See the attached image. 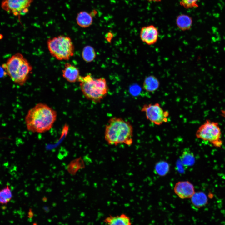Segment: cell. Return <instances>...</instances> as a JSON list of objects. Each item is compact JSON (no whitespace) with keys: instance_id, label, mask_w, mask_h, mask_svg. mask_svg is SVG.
<instances>
[{"instance_id":"1","label":"cell","mask_w":225,"mask_h":225,"mask_svg":"<svg viewBox=\"0 0 225 225\" xmlns=\"http://www.w3.org/2000/svg\"><path fill=\"white\" fill-rule=\"evenodd\" d=\"M57 117L55 110L45 103L39 102L28 111L25 117V123L28 131L43 133L52 128Z\"/></svg>"},{"instance_id":"2","label":"cell","mask_w":225,"mask_h":225,"mask_svg":"<svg viewBox=\"0 0 225 225\" xmlns=\"http://www.w3.org/2000/svg\"><path fill=\"white\" fill-rule=\"evenodd\" d=\"M133 127L131 123L120 117L110 118L105 125L104 138L110 145L124 144L131 145L133 142Z\"/></svg>"},{"instance_id":"3","label":"cell","mask_w":225,"mask_h":225,"mask_svg":"<svg viewBox=\"0 0 225 225\" xmlns=\"http://www.w3.org/2000/svg\"><path fill=\"white\" fill-rule=\"evenodd\" d=\"M2 68L12 81L20 86L26 82L32 70L29 62L19 52L9 58Z\"/></svg>"},{"instance_id":"4","label":"cell","mask_w":225,"mask_h":225,"mask_svg":"<svg viewBox=\"0 0 225 225\" xmlns=\"http://www.w3.org/2000/svg\"><path fill=\"white\" fill-rule=\"evenodd\" d=\"M78 82L84 96L95 103L100 102L108 93L109 88L104 78H95L89 74L85 76H80Z\"/></svg>"},{"instance_id":"5","label":"cell","mask_w":225,"mask_h":225,"mask_svg":"<svg viewBox=\"0 0 225 225\" xmlns=\"http://www.w3.org/2000/svg\"><path fill=\"white\" fill-rule=\"evenodd\" d=\"M47 43L50 53L58 60H68L74 55V46L68 36L62 35L49 38Z\"/></svg>"},{"instance_id":"6","label":"cell","mask_w":225,"mask_h":225,"mask_svg":"<svg viewBox=\"0 0 225 225\" xmlns=\"http://www.w3.org/2000/svg\"><path fill=\"white\" fill-rule=\"evenodd\" d=\"M221 136L218 123L208 120L199 127L196 133L197 138L208 141L216 147H220L222 144Z\"/></svg>"},{"instance_id":"7","label":"cell","mask_w":225,"mask_h":225,"mask_svg":"<svg viewBox=\"0 0 225 225\" xmlns=\"http://www.w3.org/2000/svg\"><path fill=\"white\" fill-rule=\"evenodd\" d=\"M141 111L145 113L148 120L157 125L167 122L169 115L168 111H164L158 103L145 104Z\"/></svg>"},{"instance_id":"8","label":"cell","mask_w":225,"mask_h":225,"mask_svg":"<svg viewBox=\"0 0 225 225\" xmlns=\"http://www.w3.org/2000/svg\"><path fill=\"white\" fill-rule=\"evenodd\" d=\"M34 0H3L1 3L2 9L15 16L25 14Z\"/></svg>"},{"instance_id":"9","label":"cell","mask_w":225,"mask_h":225,"mask_svg":"<svg viewBox=\"0 0 225 225\" xmlns=\"http://www.w3.org/2000/svg\"><path fill=\"white\" fill-rule=\"evenodd\" d=\"M173 190L175 193L182 199L190 198L195 192L194 185L188 181L177 182Z\"/></svg>"},{"instance_id":"10","label":"cell","mask_w":225,"mask_h":225,"mask_svg":"<svg viewBox=\"0 0 225 225\" xmlns=\"http://www.w3.org/2000/svg\"><path fill=\"white\" fill-rule=\"evenodd\" d=\"M140 36L141 40L143 42L148 45H153L158 40V30L153 25L145 26L141 28Z\"/></svg>"},{"instance_id":"11","label":"cell","mask_w":225,"mask_h":225,"mask_svg":"<svg viewBox=\"0 0 225 225\" xmlns=\"http://www.w3.org/2000/svg\"><path fill=\"white\" fill-rule=\"evenodd\" d=\"M63 77L67 81L71 83L78 82L80 76L78 68L70 63H66L62 70Z\"/></svg>"},{"instance_id":"12","label":"cell","mask_w":225,"mask_h":225,"mask_svg":"<svg viewBox=\"0 0 225 225\" xmlns=\"http://www.w3.org/2000/svg\"><path fill=\"white\" fill-rule=\"evenodd\" d=\"M160 85V82L158 79L153 75H150L145 78L143 88L148 92H153L159 88Z\"/></svg>"},{"instance_id":"13","label":"cell","mask_w":225,"mask_h":225,"mask_svg":"<svg viewBox=\"0 0 225 225\" xmlns=\"http://www.w3.org/2000/svg\"><path fill=\"white\" fill-rule=\"evenodd\" d=\"M104 222L109 225H129L131 224L130 218L124 214L119 215H110L104 220Z\"/></svg>"},{"instance_id":"14","label":"cell","mask_w":225,"mask_h":225,"mask_svg":"<svg viewBox=\"0 0 225 225\" xmlns=\"http://www.w3.org/2000/svg\"><path fill=\"white\" fill-rule=\"evenodd\" d=\"M192 18L185 14L179 15L176 20V23L177 27L182 31L189 30L192 26Z\"/></svg>"},{"instance_id":"15","label":"cell","mask_w":225,"mask_h":225,"mask_svg":"<svg viewBox=\"0 0 225 225\" xmlns=\"http://www.w3.org/2000/svg\"><path fill=\"white\" fill-rule=\"evenodd\" d=\"M93 17L90 13L84 11L80 12L76 17L77 23L81 28H88L92 24Z\"/></svg>"},{"instance_id":"16","label":"cell","mask_w":225,"mask_h":225,"mask_svg":"<svg viewBox=\"0 0 225 225\" xmlns=\"http://www.w3.org/2000/svg\"><path fill=\"white\" fill-rule=\"evenodd\" d=\"M180 160L185 168L192 166L194 164L195 159L193 153L188 148H185L180 156Z\"/></svg>"},{"instance_id":"17","label":"cell","mask_w":225,"mask_h":225,"mask_svg":"<svg viewBox=\"0 0 225 225\" xmlns=\"http://www.w3.org/2000/svg\"><path fill=\"white\" fill-rule=\"evenodd\" d=\"M190 198L192 204L197 208L204 206L207 204L208 201L206 194L201 191L195 192Z\"/></svg>"},{"instance_id":"18","label":"cell","mask_w":225,"mask_h":225,"mask_svg":"<svg viewBox=\"0 0 225 225\" xmlns=\"http://www.w3.org/2000/svg\"><path fill=\"white\" fill-rule=\"evenodd\" d=\"M170 169V165L167 162L163 160L160 161L155 164L154 172L156 174L163 177L168 174Z\"/></svg>"},{"instance_id":"19","label":"cell","mask_w":225,"mask_h":225,"mask_svg":"<svg viewBox=\"0 0 225 225\" xmlns=\"http://www.w3.org/2000/svg\"><path fill=\"white\" fill-rule=\"evenodd\" d=\"M83 59L87 62L92 61L96 57V53L94 48L91 46L87 45L83 49L82 52Z\"/></svg>"},{"instance_id":"20","label":"cell","mask_w":225,"mask_h":225,"mask_svg":"<svg viewBox=\"0 0 225 225\" xmlns=\"http://www.w3.org/2000/svg\"><path fill=\"white\" fill-rule=\"evenodd\" d=\"M12 198V193L8 185L0 190V204H5L8 203Z\"/></svg>"},{"instance_id":"21","label":"cell","mask_w":225,"mask_h":225,"mask_svg":"<svg viewBox=\"0 0 225 225\" xmlns=\"http://www.w3.org/2000/svg\"><path fill=\"white\" fill-rule=\"evenodd\" d=\"M199 0H180L181 6L186 9H190L198 7V2Z\"/></svg>"},{"instance_id":"22","label":"cell","mask_w":225,"mask_h":225,"mask_svg":"<svg viewBox=\"0 0 225 225\" xmlns=\"http://www.w3.org/2000/svg\"><path fill=\"white\" fill-rule=\"evenodd\" d=\"M43 209L44 210L45 212L47 213H48L50 211L49 208L47 206H44L43 207Z\"/></svg>"},{"instance_id":"23","label":"cell","mask_w":225,"mask_h":225,"mask_svg":"<svg viewBox=\"0 0 225 225\" xmlns=\"http://www.w3.org/2000/svg\"><path fill=\"white\" fill-rule=\"evenodd\" d=\"M28 214V217L29 218H32L33 214V213L31 210H29Z\"/></svg>"},{"instance_id":"24","label":"cell","mask_w":225,"mask_h":225,"mask_svg":"<svg viewBox=\"0 0 225 225\" xmlns=\"http://www.w3.org/2000/svg\"><path fill=\"white\" fill-rule=\"evenodd\" d=\"M3 69V68H0V76H2L5 72H6L5 71H4Z\"/></svg>"},{"instance_id":"25","label":"cell","mask_w":225,"mask_h":225,"mask_svg":"<svg viewBox=\"0 0 225 225\" xmlns=\"http://www.w3.org/2000/svg\"><path fill=\"white\" fill-rule=\"evenodd\" d=\"M150 2H160L162 0H147Z\"/></svg>"},{"instance_id":"26","label":"cell","mask_w":225,"mask_h":225,"mask_svg":"<svg viewBox=\"0 0 225 225\" xmlns=\"http://www.w3.org/2000/svg\"><path fill=\"white\" fill-rule=\"evenodd\" d=\"M42 201L43 202H46L47 201V199L46 197H44L42 199Z\"/></svg>"},{"instance_id":"27","label":"cell","mask_w":225,"mask_h":225,"mask_svg":"<svg viewBox=\"0 0 225 225\" xmlns=\"http://www.w3.org/2000/svg\"><path fill=\"white\" fill-rule=\"evenodd\" d=\"M224 50H225V48H224Z\"/></svg>"}]
</instances>
